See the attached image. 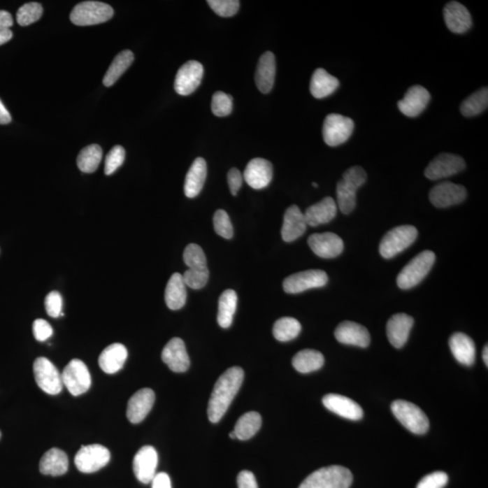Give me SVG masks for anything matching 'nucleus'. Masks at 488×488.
<instances>
[{"mask_svg": "<svg viewBox=\"0 0 488 488\" xmlns=\"http://www.w3.org/2000/svg\"><path fill=\"white\" fill-rule=\"evenodd\" d=\"M243 378V370L237 366L225 371L219 378L209 400L208 415L210 422L216 423L221 421L239 392Z\"/></svg>", "mask_w": 488, "mask_h": 488, "instance_id": "f257e3e1", "label": "nucleus"}, {"mask_svg": "<svg viewBox=\"0 0 488 488\" xmlns=\"http://www.w3.org/2000/svg\"><path fill=\"white\" fill-rule=\"evenodd\" d=\"M367 175L361 166H352L343 174L336 187L338 205L343 214L348 215L357 206V191L366 183Z\"/></svg>", "mask_w": 488, "mask_h": 488, "instance_id": "f03ea898", "label": "nucleus"}, {"mask_svg": "<svg viewBox=\"0 0 488 488\" xmlns=\"http://www.w3.org/2000/svg\"><path fill=\"white\" fill-rule=\"evenodd\" d=\"M353 475L341 466H330L313 472L299 488H349Z\"/></svg>", "mask_w": 488, "mask_h": 488, "instance_id": "7ed1b4c3", "label": "nucleus"}, {"mask_svg": "<svg viewBox=\"0 0 488 488\" xmlns=\"http://www.w3.org/2000/svg\"><path fill=\"white\" fill-rule=\"evenodd\" d=\"M435 261L436 255L433 252L427 250L419 253L398 275V287L401 289H410L418 285L431 271Z\"/></svg>", "mask_w": 488, "mask_h": 488, "instance_id": "20e7f679", "label": "nucleus"}, {"mask_svg": "<svg viewBox=\"0 0 488 488\" xmlns=\"http://www.w3.org/2000/svg\"><path fill=\"white\" fill-rule=\"evenodd\" d=\"M418 237V230L412 225H401L389 231L380 243V254L385 259L394 258L409 248Z\"/></svg>", "mask_w": 488, "mask_h": 488, "instance_id": "39448f33", "label": "nucleus"}, {"mask_svg": "<svg viewBox=\"0 0 488 488\" xmlns=\"http://www.w3.org/2000/svg\"><path fill=\"white\" fill-rule=\"evenodd\" d=\"M391 409L398 421L412 433L425 434L429 431L428 417L415 404L398 400L392 403Z\"/></svg>", "mask_w": 488, "mask_h": 488, "instance_id": "423d86ee", "label": "nucleus"}, {"mask_svg": "<svg viewBox=\"0 0 488 488\" xmlns=\"http://www.w3.org/2000/svg\"><path fill=\"white\" fill-rule=\"evenodd\" d=\"M113 8L103 2L85 1L73 8L71 21L76 26H94L106 22L113 17Z\"/></svg>", "mask_w": 488, "mask_h": 488, "instance_id": "0eeeda50", "label": "nucleus"}, {"mask_svg": "<svg viewBox=\"0 0 488 488\" xmlns=\"http://www.w3.org/2000/svg\"><path fill=\"white\" fill-rule=\"evenodd\" d=\"M354 123L353 120L332 113L326 117L323 124L324 141L330 147L339 146L353 134Z\"/></svg>", "mask_w": 488, "mask_h": 488, "instance_id": "6e6552de", "label": "nucleus"}, {"mask_svg": "<svg viewBox=\"0 0 488 488\" xmlns=\"http://www.w3.org/2000/svg\"><path fill=\"white\" fill-rule=\"evenodd\" d=\"M110 459V453L107 447L99 444H92L81 447L74 458V463L79 471L89 474L104 468Z\"/></svg>", "mask_w": 488, "mask_h": 488, "instance_id": "1a4fd4ad", "label": "nucleus"}, {"mask_svg": "<svg viewBox=\"0 0 488 488\" xmlns=\"http://www.w3.org/2000/svg\"><path fill=\"white\" fill-rule=\"evenodd\" d=\"M62 381L73 396L85 394L91 387L92 378L86 364L79 359H73L62 373Z\"/></svg>", "mask_w": 488, "mask_h": 488, "instance_id": "9d476101", "label": "nucleus"}, {"mask_svg": "<svg viewBox=\"0 0 488 488\" xmlns=\"http://www.w3.org/2000/svg\"><path fill=\"white\" fill-rule=\"evenodd\" d=\"M34 373L37 385L46 394L57 395L63 390L64 385L59 371L48 358H36L34 363Z\"/></svg>", "mask_w": 488, "mask_h": 488, "instance_id": "9b49d317", "label": "nucleus"}, {"mask_svg": "<svg viewBox=\"0 0 488 488\" xmlns=\"http://www.w3.org/2000/svg\"><path fill=\"white\" fill-rule=\"evenodd\" d=\"M329 281L324 271L310 270L290 275L283 281V289L289 294H299L306 290L322 288Z\"/></svg>", "mask_w": 488, "mask_h": 488, "instance_id": "f8f14e48", "label": "nucleus"}, {"mask_svg": "<svg viewBox=\"0 0 488 488\" xmlns=\"http://www.w3.org/2000/svg\"><path fill=\"white\" fill-rule=\"evenodd\" d=\"M465 168L466 164L461 157L443 153L429 164L425 169V175L429 180H440L458 174L464 171Z\"/></svg>", "mask_w": 488, "mask_h": 488, "instance_id": "ddd939ff", "label": "nucleus"}, {"mask_svg": "<svg viewBox=\"0 0 488 488\" xmlns=\"http://www.w3.org/2000/svg\"><path fill=\"white\" fill-rule=\"evenodd\" d=\"M203 76V66L197 61H188L179 68L175 79V92L182 96L193 94L199 87Z\"/></svg>", "mask_w": 488, "mask_h": 488, "instance_id": "4468645a", "label": "nucleus"}, {"mask_svg": "<svg viewBox=\"0 0 488 488\" xmlns=\"http://www.w3.org/2000/svg\"><path fill=\"white\" fill-rule=\"evenodd\" d=\"M466 194L468 193L464 187L447 181L435 185L429 196L432 205L436 208H447L462 203Z\"/></svg>", "mask_w": 488, "mask_h": 488, "instance_id": "2eb2a0df", "label": "nucleus"}, {"mask_svg": "<svg viewBox=\"0 0 488 488\" xmlns=\"http://www.w3.org/2000/svg\"><path fill=\"white\" fill-rule=\"evenodd\" d=\"M159 456L153 447L144 446L136 454L134 471L138 480L143 484L151 483L157 474Z\"/></svg>", "mask_w": 488, "mask_h": 488, "instance_id": "dca6fc26", "label": "nucleus"}, {"mask_svg": "<svg viewBox=\"0 0 488 488\" xmlns=\"http://www.w3.org/2000/svg\"><path fill=\"white\" fill-rule=\"evenodd\" d=\"M315 254L324 259L338 257L344 251V242L333 233L314 234L308 240Z\"/></svg>", "mask_w": 488, "mask_h": 488, "instance_id": "f3484780", "label": "nucleus"}, {"mask_svg": "<svg viewBox=\"0 0 488 488\" xmlns=\"http://www.w3.org/2000/svg\"><path fill=\"white\" fill-rule=\"evenodd\" d=\"M244 180L253 189L268 187L273 178V166L268 160L256 157L248 163L243 173Z\"/></svg>", "mask_w": 488, "mask_h": 488, "instance_id": "a211bd4d", "label": "nucleus"}, {"mask_svg": "<svg viewBox=\"0 0 488 488\" xmlns=\"http://www.w3.org/2000/svg\"><path fill=\"white\" fill-rule=\"evenodd\" d=\"M155 392L150 388L141 389L132 395L127 408V417L134 424L144 421L155 403Z\"/></svg>", "mask_w": 488, "mask_h": 488, "instance_id": "6ab92c4d", "label": "nucleus"}, {"mask_svg": "<svg viewBox=\"0 0 488 488\" xmlns=\"http://www.w3.org/2000/svg\"><path fill=\"white\" fill-rule=\"evenodd\" d=\"M162 357L163 362L173 372L184 373L189 368V357L185 349V343L180 338H172L164 347Z\"/></svg>", "mask_w": 488, "mask_h": 488, "instance_id": "aec40b11", "label": "nucleus"}, {"mask_svg": "<svg viewBox=\"0 0 488 488\" xmlns=\"http://www.w3.org/2000/svg\"><path fill=\"white\" fill-rule=\"evenodd\" d=\"M431 100L427 89L421 85H415L408 89L403 100L398 103L401 113L410 118L419 116L426 109Z\"/></svg>", "mask_w": 488, "mask_h": 488, "instance_id": "412c9836", "label": "nucleus"}, {"mask_svg": "<svg viewBox=\"0 0 488 488\" xmlns=\"http://www.w3.org/2000/svg\"><path fill=\"white\" fill-rule=\"evenodd\" d=\"M324 406L343 418L358 421L363 418L362 408L350 398L339 394H327L323 398Z\"/></svg>", "mask_w": 488, "mask_h": 488, "instance_id": "4be33fe9", "label": "nucleus"}, {"mask_svg": "<svg viewBox=\"0 0 488 488\" xmlns=\"http://www.w3.org/2000/svg\"><path fill=\"white\" fill-rule=\"evenodd\" d=\"M336 340L341 344L367 347L370 345L368 330L360 324L345 321L339 324L335 331Z\"/></svg>", "mask_w": 488, "mask_h": 488, "instance_id": "5701e85b", "label": "nucleus"}, {"mask_svg": "<svg viewBox=\"0 0 488 488\" xmlns=\"http://www.w3.org/2000/svg\"><path fill=\"white\" fill-rule=\"evenodd\" d=\"M444 20L447 29L455 34H464L472 26L471 15L464 5L457 1L447 3L445 6Z\"/></svg>", "mask_w": 488, "mask_h": 488, "instance_id": "b1692460", "label": "nucleus"}, {"mask_svg": "<svg viewBox=\"0 0 488 488\" xmlns=\"http://www.w3.org/2000/svg\"><path fill=\"white\" fill-rule=\"evenodd\" d=\"M413 323H415L413 318L403 313L394 315L389 320L386 331H387L389 342L395 348H401L406 344Z\"/></svg>", "mask_w": 488, "mask_h": 488, "instance_id": "393cba45", "label": "nucleus"}, {"mask_svg": "<svg viewBox=\"0 0 488 488\" xmlns=\"http://www.w3.org/2000/svg\"><path fill=\"white\" fill-rule=\"evenodd\" d=\"M307 227L305 215L299 208V206H289L284 215L281 236L286 243H292L303 236L307 230Z\"/></svg>", "mask_w": 488, "mask_h": 488, "instance_id": "a878e982", "label": "nucleus"}, {"mask_svg": "<svg viewBox=\"0 0 488 488\" xmlns=\"http://www.w3.org/2000/svg\"><path fill=\"white\" fill-rule=\"evenodd\" d=\"M276 76V59L271 52H264L259 58L255 73V82L259 91L268 94L273 89Z\"/></svg>", "mask_w": 488, "mask_h": 488, "instance_id": "bb28decb", "label": "nucleus"}, {"mask_svg": "<svg viewBox=\"0 0 488 488\" xmlns=\"http://www.w3.org/2000/svg\"><path fill=\"white\" fill-rule=\"evenodd\" d=\"M338 206L332 197H325L315 205L310 206L305 212V219L310 227L327 224L336 217Z\"/></svg>", "mask_w": 488, "mask_h": 488, "instance_id": "cd10ccee", "label": "nucleus"}, {"mask_svg": "<svg viewBox=\"0 0 488 488\" xmlns=\"http://www.w3.org/2000/svg\"><path fill=\"white\" fill-rule=\"evenodd\" d=\"M128 358V350L122 344L115 343L104 349L99 357L101 370L108 375H113L122 369Z\"/></svg>", "mask_w": 488, "mask_h": 488, "instance_id": "c85d7f7f", "label": "nucleus"}, {"mask_svg": "<svg viewBox=\"0 0 488 488\" xmlns=\"http://www.w3.org/2000/svg\"><path fill=\"white\" fill-rule=\"evenodd\" d=\"M208 175V166L203 157H197L188 171L185 181V194L188 199L199 196Z\"/></svg>", "mask_w": 488, "mask_h": 488, "instance_id": "c756f323", "label": "nucleus"}, {"mask_svg": "<svg viewBox=\"0 0 488 488\" xmlns=\"http://www.w3.org/2000/svg\"><path fill=\"white\" fill-rule=\"evenodd\" d=\"M449 344L454 357L459 363L466 366H473L475 360V345L468 336L463 333H453Z\"/></svg>", "mask_w": 488, "mask_h": 488, "instance_id": "7c9ffc66", "label": "nucleus"}, {"mask_svg": "<svg viewBox=\"0 0 488 488\" xmlns=\"http://www.w3.org/2000/svg\"><path fill=\"white\" fill-rule=\"evenodd\" d=\"M69 468L66 452L57 447H52L45 453L39 463L40 472L43 475L58 477L66 473Z\"/></svg>", "mask_w": 488, "mask_h": 488, "instance_id": "2f4dec72", "label": "nucleus"}, {"mask_svg": "<svg viewBox=\"0 0 488 488\" xmlns=\"http://www.w3.org/2000/svg\"><path fill=\"white\" fill-rule=\"evenodd\" d=\"M187 292L183 276L180 273H174L166 284L165 301L166 306L172 310H178L183 308L187 301Z\"/></svg>", "mask_w": 488, "mask_h": 488, "instance_id": "473e14b6", "label": "nucleus"}, {"mask_svg": "<svg viewBox=\"0 0 488 488\" xmlns=\"http://www.w3.org/2000/svg\"><path fill=\"white\" fill-rule=\"evenodd\" d=\"M339 87L338 79L326 72L323 68L315 71L310 81V92L315 98L329 97Z\"/></svg>", "mask_w": 488, "mask_h": 488, "instance_id": "72a5a7b5", "label": "nucleus"}, {"mask_svg": "<svg viewBox=\"0 0 488 488\" xmlns=\"http://www.w3.org/2000/svg\"><path fill=\"white\" fill-rule=\"evenodd\" d=\"M324 363H325V358L323 354L312 349H305L299 352L292 359L293 366L301 373H308L320 370L324 366Z\"/></svg>", "mask_w": 488, "mask_h": 488, "instance_id": "f704fd0d", "label": "nucleus"}, {"mask_svg": "<svg viewBox=\"0 0 488 488\" xmlns=\"http://www.w3.org/2000/svg\"><path fill=\"white\" fill-rule=\"evenodd\" d=\"M237 301L236 292L233 289L225 290L219 299L217 321L222 329H228L233 323Z\"/></svg>", "mask_w": 488, "mask_h": 488, "instance_id": "c9c22d12", "label": "nucleus"}, {"mask_svg": "<svg viewBox=\"0 0 488 488\" xmlns=\"http://www.w3.org/2000/svg\"><path fill=\"white\" fill-rule=\"evenodd\" d=\"M134 61V52L129 50H124L120 52L111 63L107 73H105L103 85L110 87L113 86L120 79V77L128 70Z\"/></svg>", "mask_w": 488, "mask_h": 488, "instance_id": "e433bc0d", "label": "nucleus"}, {"mask_svg": "<svg viewBox=\"0 0 488 488\" xmlns=\"http://www.w3.org/2000/svg\"><path fill=\"white\" fill-rule=\"evenodd\" d=\"M261 426V416L258 412H249L238 419L234 431L238 440H247L257 433Z\"/></svg>", "mask_w": 488, "mask_h": 488, "instance_id": "4c0bfd02", "label": "nucleus"}, {"mask_svg": "<svg viewBox=\"0 0 488 488\" xmlns=\"http://www.w3.org/2000/svg\"><path fill=\"white\" fill-rule=\"evenodd\" d=\"M103 159V150L97 144L89 145L82 148L77 157V166L83 173H94L96 171Z\"/></svg>", "mask_w": 488, "mask_h": 488, "instance_id": "58836bf2", "label": "nucleus"}, {"mask_svg": "<svg viewBox=\"0 0 488 488\" xmlns=\"http://www.w3.org/2000/svg\"><path fill=\"white\" fill-rule=\"evenodd\" d=\"M301 331V323L293 317H281L275 322L273 326L274 338L280 342L293 340Z\"/></svg>", "mask_w": 488, "mask_h": 488, "instance_id": "ea45409f", "label": "nucleus"}, {"mask_svg": "<svg viewBox=\"0 0 488 488\" xmlns=\"http://www.w3.org/2000/svg\"><path fill=\"white\" fill-rule=\"evenodd\" d=\"M487 105L488 89L482 88L463 101L460 111L465 117H474L487 110Z\"/></svg>", "mask_w": 488, "mask_h": 488, "instance_id": "a19ab883", "label": "nucleus"}, {"mask_svg": "<svg viewBox=\"0 0 488 488\" xmlns=\"http://www.w3.org/2000/svg\"><path fill=\"white\" fill-rule=\"evenodd\" d=\"M43 15V7L39 3L30 2L18 9L17 21L21 27L29 26L36 22Z\"/></svg>", "mask_w": 488, "mask_h": 488, "instance_id": "79ce46f5", "label": "nucleus"}, {"mask_svg": "<svg viewBox=\"0 0 488 488\" xmlns=\"http://www.w3.org/2000/svg\"><path fill=\"white\" fill-rule=\"evenodd\" d=\"M184 261L188 268H208V261L205 252L199 245L191 243L187 246L184 252Z\"/></svg>", "mask_w": 488, "mask_h": 488, "instance_id": "37998d69", "label": "nucleus"}, {"mask_svg": "<svg viewBox=\"0 0 488 488\" xmlns=\"http://www.w3.org/2000/svg\"><path fill=\"white\" fill-rule=\"evenodd\" d=\"M182 276H183L187 287L194 289H200L208 282V268H188Z\"/></svg>", "mask_w": 488, "mask_h": 488, "instance_id": "c03bdc74", "label": "nucleus"}, {"mask_svg": "<svg viewBox=\"0 0 488 488\" xmlns=\"http://www.w3.org/2000/svg\"><path fill=\"white\" fill-rule=\"evenodd\" d=\"M211 107L215 116H228L233 110V97L224 92H216L213 95Z\"/></svg>", "mask_w": 488, "mask_h": 488, "instance_id": "a18cd8bd", "label": "nucleus"}, {"mask_svg": "<svg viewBox=\"0 0 488 488\" xmlns=\"http://www.w3.org/2000/svg\"><path fill=\"white\" fill-rule=\"evenodd\" d=\"M214 227L215 233L224 239H231L234 236V227L229 215L224 210H217L214 215Z\"/></svg>", "mask_w": 488, "mask_h": 488, "instance_id": "49530a36", "label": "nucleus"}, {"mask_svg": "<svg viewBox=\"0 0 488 488\" xmlns=\"http://www.w3.org/2000/svg\"><path fill=\"white\" fill-rule=\"evenodd\" d=\"M208 3L213 11L222 17H234L240 8L238 0H209Z\"/></svg>", "mask_w": 488, "mask_h": 488, "instance_id": "de8ad7c7", "label": "nucleus"}, {"mask_svg": "<svg viewBox=\"0 0 488 488\" xmlns=\"http://www.w3.org/2000/svg\"><path fill=\"white\" fill-rule=\"evenodd\" d=\"M125 150L122 146H115L111 148L105 159V175H113L114 172L122 166L125 160Z\"/></svg>", "mask_w": 488, "mask_h": 488, "instance_id": "09e8293b", "label": "nucleus"}, {"mask_svg": "<svg viewBox=\"0 0 488 488\" xmlns=\"http://www.w3.org/2000/svg\"><path fill=\"white\" fill-rule=\"evenodd\" d=\"M45 310L46 313L49 315L51 317H58L62 313V310H63V298L59 292H52L45 296Z\"/></svg>", "mask_w": 488, "mask_h": 488, "instance_id": "8fccbe9b", "label": "nucleus"}, {"mask_svg": "<svg viewBox=\"0 0 488 488\" xmlns=\"http://www.w3.org/2000/svg\"><path fill=\"white\" fill-rule=\"evenodd\" d=\"M447 481L449 477L444 472H433L425 475L417 485V488H443L447 484Z\"/></svg>", "mask_w": 488, "mask_h": 488, "instance_id": "3c124183", "label": "nucleus"}, {"mask_svg": "<svg viewBox=\"0 0 488 488\" xmlns=\"http://www.w3.org/2000/svg\"><path fill=\"white\" fill-rule=\"evenodd\" d=\"M33 333L37 341L44 342L51 338L54 331L48 321L36 320L33 323Z\"/></svg>", "mask_w": 488, "mask_h": 488, "instance_id": "603ef678", "label": "nucleus"}, {"mask_svg": "<svg viewBox=\"0 0 488 488\" xmlns=\"http://www.w3.org/2000/svg\"><path fill=\"white\" fill-rule=\"evenodd\" d=\"M228 185L233 196H236L243 185V175L239 169L231 168L227 175Z\"/></svg>", "mask_w": 488, "mask_h": 488, "instance_id": "864d4df0", "label": "nucleus"}, {"mask_svg": "<svg viewBox=\"0 0 488 488\" xmlns=\"http://www.w3.org/2000/svg\"><path fill=\"white\" fill-rule=\"evenodd\" d=\"M237 484L239 488H259L255 475L248 471H243L238 475Z\"/></svg>", "mask_w": 488, "mask_h": 488, "instance_id": "5fc2aeb1", "label": "nucleus"}, {"mask_svg": "<svg viewBox=\"0 0 488 488\" xmlns=\"http://www.w3.org/2000/svg\"><path fill=\"white\" fill-rule=\"evenodd\" d=\"M151 483H152V488H172L171 478L164 472L156 474Z\"/></svg>", "mask_w": 488, "mask_h": 488, "instance_id": "6e6d98bb", "label": "nucleus"}, {"mask_svg": "<svg viewBox=\"0 0 488 488\" xmlns=\"http://www.w3.org/2000/svg\"><path fill=\"white\" fill-rule=\"evenodd\" d=\"M13 17L8 11L0 10V31L10 30L13 26Z\"/></svg>", "mask_w": 488, "mask_h": 488, "instance_id": "4d7b16f0", "label": "nucleus"}, {"mask_svg": "<svg viewBox=\"0 0 488 488\" xmlns=\"http://www.w3.org/2000/svg\"><path fill=\"white\" fill-rule=\"evenodd\" d=\"M11 115L8 113L7 108L3 104L1 100H0V125L8 124L11 122Z\"/></svg>", "mask_w": 488, "mask_h": 488, "instance_id": "13d9d810", "label": "nucleus"}, {"mask_svg": "<svg viewBox=\"0 0 488 488\" xmlns=\"http://www.w3.org/2000/svg\"><path fill=\"white\" fill-rule=\"evenodd\" d=\"M12 37H13V33L11 32V30L0 31V45L10 41Z\"/></svg>", "mask_w": 488, "mask_h": 488, "instance_id": "bf43d9fd", "label": "nucleus"}, {"mask_svg": "<svg viewBox=\"0 0 488 488\" xmlns=\"http://www.w3.org/2000/svg\"><path fill=\"white\" fill-rule=\"evenodd\" d=\"M487 354H488V347L487 345L485 347L484 350H483V360L485 364H486V366H488V358H487Z\"/></svg>", "mask_w": 488, "mask_h": 488, "instance_id": "052dcab7", "label": "nucleus"}, {"mask_svg": "<svg viewBox=\"0 0 488 488\" xmlns=\"http://www.w3.org/2000/svg\"><path fill=\"white\" fill-rule=\"evenodd\" d=\"M229 436L231 438H236V433H234V431L230 432Z\"/></svg>", "mask_w": 488, "mask_h": 488, "instance_id": "680f3d73", "label": "nucleus"}, {"mask_svg": "<svg viewBox=\"0 0 488 488\" xmlns=\"http://www.w3.org/2000/svg\"><path fill=\"white\" fill-rule=\"evenodd\" d=\"M312 185H313L314 187H318V185L317 183H313Z\"/></svg>", "mask_w": 488, "mask_h": 488, "instance_id": "e2e57ef3", "label": "nucleus"}, {"mask_svg": "<svg viewBox=\"0 0 488 488\" xmlns=\"http://www.w3.org/2000/svg\"><path fill=\"white\" fill-rule=\"evenodd\" d=\"M0 438H1V431H0Z\"/></svg>", "mask_w": 488, "mask_h": 488, "instance_id": "0e129e2a", "label": "nucleus"}]
</instances>
